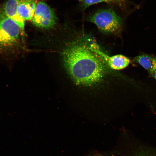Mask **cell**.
I'll return each instance as SVG.
<instances>
[{
	"mask_svg": "<svg viewBox=\"0 0 156 156\" xmlns=\"http://www.w3.org/2000/svg\"><path fill=\"white\" fill-rule=\"evenodd\" d=\"M132 62L138 64L149 73L156 64V56L145 54H140L135 57Z\"/></svg>",
	"mask_w": 156,
	"mask_h": 156,
	"instance_id": "9",
	"label": "cell"
},
{
	"mask_svg": "<svg viewBox=\"0 0 156 156\" xmlns=\"http://www.w3.org/2000/svg\"></svg>",
	"mask_w": 156,
	"mask_h": 156,
	"instance_id": "11",
	"label": "cell"
},
{
	"mask_svg": "<svg viewBox=\"0 0 156 156\" xmlns=\"http://www.w3.org/2000/svg\"><path fill=\"white\" fill-rule=\"evenodd\" d=\"M19 1V0H8L4 3L0 11L14 21L21 30L24 32L25 20L19 16L17 11Z\"/></svg>",
	"mask_w": 156,
	"mask_h": 156,
	"instance_id": "6",
	"label": "cell"
},
{
	"mask_svg": "<svg viewBox=\"0 0 156 156\" xmlns=\"http://www.w3.org/2000/svg\"><path fill=\"white\" fill-rule=\"evenodd\" d=\"M80 9L84 12L88 7L95 4L102 2L112 4L116 5L122 10L125 9L129 4L127 0H78Z\"/></svg>",
	"mask_w": 156,
	"mask_h": 156,
	"instance_id": "8",
	"label": "cell"
},
{
	"mask_svg": "<svg viewBox=\"0 0 156 156\" xmlns=\"http://www.w3.org/2000/svg\"><path fill=\"white\" fill-rule=\"evenodd\" d=\"M20 28L12 20L0 11V47L8 49L14 45L19 38Z\"/></svg>",
	"mask_w": 156,
	"mask_h": 156,
	"instance_id": "3",
	"label": "cell"
},
{
	"mask_svg": "<svg viewBox=\"0 0 156 156\" xmlns=\"http://www.w3.org/2000/svg\"><path fill=\"white\" fill-rule=\"evenodd\" d=\"M56 18L53 10L45 2L39 1L36 4L32 22L36 27L47 29L53 27Z\"/></svg>",
	"mask_w": 156,
	"mask_h": 156,
	"instance_id": "4",
	"label": "cell"
},
{
	"mask_svg": "<svg viewBox=\"0 0 156 156\" xmlns=\"http://www.w3.org/2000/svg\"><path fill=\"white\" fill-rule=\"evenodd\" d=\"M90 46L93 49L103 58L109 67L113 70H122L128 66L131 62L129 58L121 54L112 56L107 54L101 49L94 37L92 40Z\"/></svg>",
	"mask_w": 156,
	"mask_h": 156,
	"instance_id": "5",
	"label": "cell"
},
{
	"mask_svg": "<svg viewBox=\"0 0 156 156\" xmlns=\"http://www.w3.org/2000/svg\"><path fill=\"white\" fill-rule=\"evenodd\" d=\"M86 19L106 35L119 36L123 28L122 18L111 8L98 9L88 15Z\"/></svg>",
	"mask_w": 156,
	"mask_h": 156,
	"instance_id": "2",
	"label": "cell"
},
{
	"mask_svg": "<svg viewBox=\"0 0 156 156\" xmlns=\"http://www.w3.org/2000/svg\"><path fill=\"white\" fill-rule=\"evenodd\" d=\"M149 73L150 75L156 80V64Z\"/></svg>",
	"mask_w": 156,
	"mask_h": 156,
	"instance_id": "10",
	"label": "cell"
},
{
	"mask_svg": "<svg viewBox=\"0 0 156 156\" xmlns=\"http://www.w3.org/2000/svg\"><path fill=\"white\" fill-rule=\"evenodd\" d=\"M36 0H19L17 12L24 20L30 21L34 17L36 6Z\"/></svg>",
	"mask_w": 156,
	"mask_h": 156,
	"instance_id": "7",
	"label": "cell"
},
{
	"mask_svg": "<svg viewBox=\"0 0 156 156\" xmlns=\"http://www.w3.org/2000/svg\"><path fill=\"white\" fill-rule=\"evenodd\" d=\"M62 53L64 67L77 85L91 86L100 82L111 69L91 47L94 37L82 27Z\"/></svg>",
	"mask_w": 156,
	"mask_h": 156,
	"instance_id": "1",
	"label": "cell"
}]
</instances>
